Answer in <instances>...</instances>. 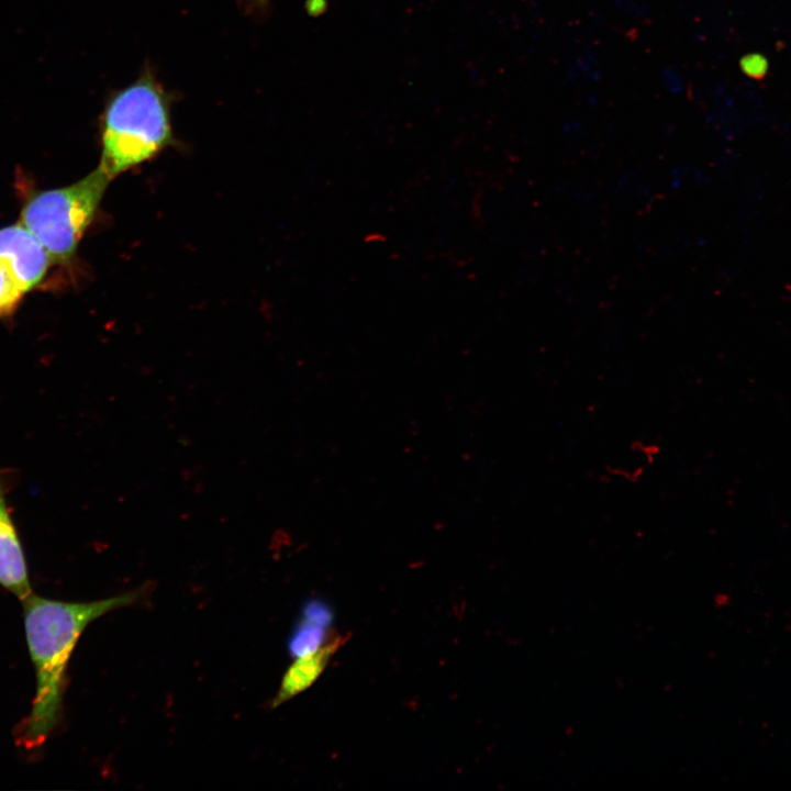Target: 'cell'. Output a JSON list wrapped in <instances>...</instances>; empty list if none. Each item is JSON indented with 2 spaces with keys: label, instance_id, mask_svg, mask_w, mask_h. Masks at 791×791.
<instances>
[{
  "label": "cell",
  "instance_id": "1",
  "mask_svg": "<svg viewBox=\"0 0 791 791\" xmlns=\"http://www.w3.org/2000/svg\"><path fill=\"white\" fill-rule=\"evenodd\" d=\"M140 595V591H130L98 601L67 602L32 593L21 601L35 671V695L18 736L21 745L41 746L58 724L66 667L83 630L104 613L134 603Z\"/></svg>",
  "mask_w": 791,
  "mask_h": 791
},
{
  "label": "cell",
  "instance_id": "2",
  "mask_svg": "<svg viewBox=\"0 0 791 791\" xmlns=\"http://www.w3.org/2000/svg\"><path fill=\"white\" fill-rule=\"evenodd\" d=\"M170 94L147 67L108 99L100 121L99 167L111 178L154 157L175 142Z\"/></svg>",
  "mask_w": 791,
  "mask_h": 791
},
{
  "label": "cell",
  "instance_id": "3",
  "mask_svg": "<svg viewBox=\"0 0 791 791\" xmlns=\"http://www.w3.org/2000/svg\"><path fill=\"white\" fill-rule=\"evenodd\" d=\"M111 180L98 166L69 186L26 198L20 223L38 239L52 263L65 264L75 256Z\"/></svg>",
  "mask_w": 791,
  "mask_h": 791
},
{
  "label": "cell",
  "instance_id": "4",
  "mask_svg": "<svg viewBox=\"0 0 791 791\" xmlns=\"http://www.w3.org/2000/svg\"><path fill=\"white\" fill-rule=\"evenodd\" d=\"M15 481V470L0 467V586L23 601L33 591L25 553L8 502Z\"/></svg>",
  "mask_w": 791,
  "mask_h": 791
},
{
  "label": "cell",
  "instance_id": "5",
  "mask_svg": "<svg viewBox=\"0 0 791 791\" xmlns=\"http://www.w3.org/2000/svg\"><path fill=\"white\" fill-rule=\"evenodd\" d=\"M0 258L9 265L25 292L43 281L52 264L43 245L22 223L0 229Z\"/></svg>",
  "mask_w": 791,
  "mask_h": 791
},
{
  "label": "cell",
  "instance_id": "6",
  "mask_svg": "<svg viewBox=\"0 0 791 791\" xmlns=\"http://www.w3.org/2000/svg\"><path fill=\"white\" fill-rule=\"evenodd\" d=\"M343 636L332 637L326 644L298 659L287 670L280 690L274 700L279 705L309 688L324 671L331 658L344 644Z\"/></svg>",
  "mask_w": 791,
  "mask_h": 791
},
{
  "label": "cell",
  "instance_id": "7",
  "mask_svg": "<svg viewBox=\"0 0 791 791\" xmlns=\"http://www.w3.org/2000/svg\"><path fill=\"white\" fill-rule=\"evenodd\" d=\"M24 293L9 265L0 258V319L10 316L16 310Z\"/></svg>",
  "mask_w": 791,
  "mask_h": 791
},
{
  "label": "cell",
  "instance_id": "8",
  "mask_svg": "<svg viewBox=\"0 0 791 791\" xmlns=\"http://www.w3.org/2000/svg\"><path fill=\"white\" fill-rule=\"evenodd\" d=\"M324 625L305 619L291 638V654L300 657L314 651L323 645L322 640L324 639Z\"/></svg>",
  "mask_w": 791,
  "mask_h": 791
},
{
  "label": "cell",
  "instance_id": "9",
  "mask_svg": "<svg viewBox=\"0 0 791 791\" xmlns=\"http://www.w3.org/2000/svg\"><path fill=\"white\" fill-rule=\"evenodd\" d=\"M244 4V8L248 12L253 13H264L269 5L270 0H241Z\"/></svg>",
  "mask_w": 791,
  "mask_h": 791
}]
</instances>
